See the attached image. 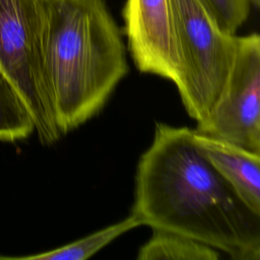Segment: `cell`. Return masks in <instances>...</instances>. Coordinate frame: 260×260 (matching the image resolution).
I'll list each match as a JSON object with an SVG mask.
<instances>
[{"instance_id":"obj_3","label":"cell","mask_w":260,"mask_h":260,"mask_svg":"<svg viewBox=\"0 0 260 260\" xmlns=\"http://www.w3.org/2000/svg\"><path fill=\"white\" fill-rule=\"evenodd\" d=\"M178 49L174 83L188 115L204 119L222 93L238 37L222 31L199 0H170Z\"/></svg>"},{"instance_id":"obj_11","label":"cell","mask_w":260,"mask_h":260,"mask_svg":"<svg viewBox=\"0 0 260 260\" xmlns=\"http://www.w3.org/2000/svg\"><path fill=\"white\" fill-rule=\"evenodd\" d=\"M219 28L229 34L236 31L247 20L250 12L248 0H199Z\"/></svg>"},{"instance_id":"obj_2","label":"cell","mask_w":260,"mask_h":260,"mask_svg":"<svg viewBox=\"0 0 260 260\" xmlns=\"http://www.w3.org/2000/svg\"><path fill=\"white\" fill-rule=\"evenodd\" d=\"M43 53L61 135L98 115L128 72L104 0H43Z\"/></svg>"},{"instance_id":"obj_10","label":"cell","mask_w":260,"mask_h":260,"mask_svg":"<svg viewBox=\"0 0 260 260\" xmlns=\"http://www.w3.org/2000/svg\"><path fill=\"white\" fill-rule=\"evenodd\" d=\"M34 132L35 124L25 103L0 69V140H21Z\"/></svg>"},{"instance_id":"obj_9","label":"cell","mask_w":260,"mask_h":260,"mask_svg":"<svg viewBox=\"0 0 260 260\" xmlns=\"http://www.w3.org/2000/svg\"><path fill=\"white\" fill-rule=\"evenodd\" d=\"M141 226L139 220L130 214L125 219L96 231L86 237L78 239L51 251L41 254L19 257L18 259L31 260H85L108 246L125 233Z\"/></svg>"},{"instance_id":"obj_6","label":"cell","mask_w":260,"mask_h":260,"mask_svg":"<svg viewBox=\"0 0 260 260\" xmlns=\"http://www.w3.org/2000/svg\"><path fill=\"white\" fill-rule=\"evenodd\" d=\"M123 17L136 68L174 82L178 49L170 0H126Z\"/></svg>"},{"instance_id":"obj_8","label":"cell","mask_w":260,"mask_h":260,"mask_svg":"<svg viewBox=\"0 0 260 260\" xmlns=\"http://www.w3.org/2000/svg\"><path fill=\"white\" fill-rule=\"evenodd\" d=\"M217 250L173 232L152 230L151 237L139 248L138 260H217Z\"/></svg>"},{"instance_id":"obj_4","label":"cell","mask_w":260,"mask_h":260,"mask_svg":"<svg viewBox=\"0 0 260 260\" xmlns=\"http://www.w3.org/2000/svg\"><path fill=\"white\" fill-rule=\"evenodd\" d=\"M43 0H0V69L25 103L40 142L62 135L57 127L43 53Z\"/></svg>"},{"instance_id":"obj_12","label":"cell","mask_w":260,"mask_h":260,"mask_svg":"<svg viewBox=\"0 0 260 260\" xmlns=\"http://www.w3.org/2000/svg\"><path fill=\"white\" fill-rule=\"evenodd\" d=\"M248 1H249L250 4H252V5L255 6L256 8L259 6V1H260V0H248Z\"/></svg>"},{"instance_id":"obj_7","label":"cell","mask_w":260,"mask_h":260,"mask_svg":"<svg viewBox=\"0 0 260 260\" xmlns=\"http://www.w3.org/2000/svg\"><path fill=\"white\" fill-rule=\"evenodd\" d=\"M195 143L202 155L254 213L260 215V154L229 141L199 134Z\"/></svg>"},{"instance_id":"obj_1","label":"cell","mask_w":260,"mask_h":260,"mask_svg":"<svg viewBox=\"0 0 260 260\" xmlns=\"http://www.w3.org/2000/svg\"><path fill=\"white\" fill-rule=\"evenodd\" d=\"M131 211L141 225L186 236L234 260L260 258V215L202 155L189 127L155 124L137 164Z\"/></svg>"},{"instance_id":"obj_5","label":"cell","mask_w":260,"mask_h":260,"mask_svg":"<svg viewBox=\"0 0 260 260\" xmlns=\"http://www.w3.org/2000/svg\"><path fill=\"white\" fill-rule=\"evenodd\" d=\"M199 134L260 154V37H238L234 65L218 101L197 122Z\"/></svg>"}]
</instances>
